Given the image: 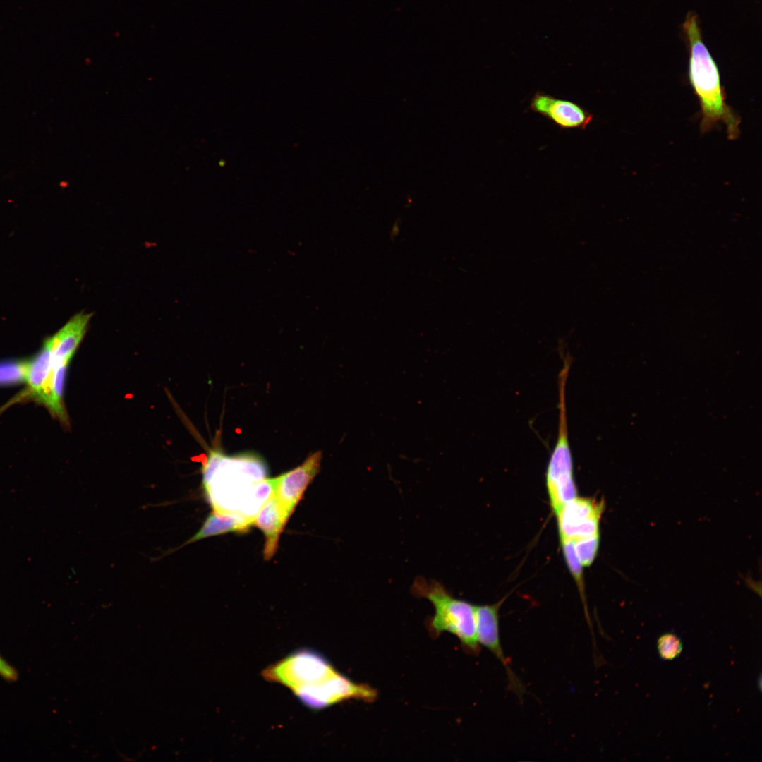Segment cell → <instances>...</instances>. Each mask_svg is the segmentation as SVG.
<instances>
[{"label":"cell","instance_id":"1","mask_svg":"<svg viewBox=\"0 0 762 762\" xmlns=\"http://www.w3.org/2000/svg\"><path fill=\"white\" fill-rule=\"evenodd\" d=\"M683 30L689 48V80L701 107V131L706 133L722 122L726 126L728 138L734 140L739 135L741 119L726 103L718 67L703 41L694 13L687 14Z\"/></svg>","mask_w":762,"mask_h":762},{"label":"cell","instance_id":"2","mask_svg":"<svg viewBox=\"0 0 762 762\" xmlns=\"http://www.w3.org/2000/svg\"><path fill=\"white\" fill-rule=\"evenodd\" d=\"M411 592L418 598L430 601L435 614L430 618L428 627L434 636L443 632L456 636L469 652L478 653L479 644L476 633V606L454 598L439 582H428L418 576Z\"/></svg>","mask_w":762,"mask_h":762},{"label":"cell","instance_id":"3","mask_svg":"<svg viewBox=\"0 0 762 762\" xmlns=\"http://www.w3.org/2000/svg\"><path fill=\"white\" fill-rule=\"evenodd\" d=\"M336 670L319 652L302 648L265 668L262 677L291 691L324 678Z\"/></svg>","mask_w":762,"mask_h":762},{"label":"cell","instance_id":"4","mask_svg":"<svg viewBox=\"0 0 762 762\" xmlns=\"http://www.w3.org/2000/svg\"><path fill=\"white\" fill-rule=\"evenodd\" d=\"M291 691L305 706L315 710L351 698L372 701L377 696L376 691L371 687L356 684L337 670Z\"/></svg>","mask_w":762,"mask_h":762},{"label":"cell","instance_id":"5","mask_svg":"<svg viewBox=\"0 0 762 762\" xmlns=\"http://www.w3.org/2000/svg\"><path fill=\"white\" fill-rule=\"evenodd\" d=\"M604 502L575 497L557 514L561 539H578L599 534V521Z\"/></svg>","mask_w":762,"mask_h":762},{"label":"cell","instance_id":"6","mask_svg":"<svg viewBox=\"0 0 762 762\" xmlns=\"http://www.w3.org/2000/svg\"><path fill=\"white\" fill-rule=\"evenodd\" d=\"M321 452L309 456L295 468L277 477L269 478L272 493L290 516L320 468Z\"/></svg>","mask_w":762,"mask_h":762},{"label":"cell","instance_id":"7","mask_svg":"<svg viewBox=\"0 0 762 762\" xmlns=\"http://www.w3.org/2000/svg\"><path fill=\"white\" fill-rule=\"evenodd\" d=\"M529 108L545 117L562 129H585L593 114L572 101L556 98L538 91L532 97Z\"/></svg>","mask_w":762,"mask_h":762},{"label":"cell","instance_id":"8","mask_svg":"<svg viewBox=\"0 0 762 762\" xmlns=\"http://www.w3.org/2000/svg\"><path fill=\"white\" fill-rule=\"evenodd\" d=\"M573 468L570 453L560 451L550 454L546 470V485L555 514L576 497Z\"/></svg>","mask_w":762,"mask_h":762},{"label":"cell","instance_id":"9","mask_svg":"<svg viewBox=\"0 0 762 762\" xmlns=\"http://www.w3.org/2000/svg\"><path fill=\"white\" fill-rule=\"evenodd\" d=\"M500 604L476 606V633L478 643L490 650L502 663L514 691L521 694L522 684L511 669L500 643L498 611Z\"/></svg>","mask_w":762,"mask_h":762},{"label":"cell","instance_id":"10","mask_svg":"<svg viewBox=\"0 0 762 762\" xmlns=\"http://www.w3.org/2000/svg\"><path fill=\"white\" fill-rule=\"evenodd\" d=\"M90 313L80 312L72 317L54 335L47 339L52 365L68 363L87 331Z\"/></svg>","mask_w":762,"mask_h":762},{"label":"cell","instance_id":"11","mask_svg":"<svg viewBox=\"0 0 762 762\" xmlns=\"http://www.w3.org/2000/svg\"><path fill=\"white\" fill-rule=\"evenodd\" d=\"M289 517L272 493L255 515L253 525L260 528L265 538V560L271 559L276 552L280 535Z\"/></svg>","mask_w":762,"mask_h":762},{"label":"cell","instance_id":"12","mask_svg":"<svg viewBox=\"0 0 762 762\" xmlns=\"http://www.w3.org/2000/svg\"><path fill=\"white\" fill-rule=\"evenodd\" d=\"M253 518L237 512L213 511L207 516L200 530L184 545L208 537L229 532L247 531L253 526Z\"/></svg>","mask_w":762,"mask_h":762},{"label":"cell","instance_id":"13","mask_svg":"<svg viewBox=\"0 0 762 762\" xmlns=\"http://www.w3.org/2000/svg\"><path fill=\"white\" fill-rule=\"evenodd\" d=\"M52 360L49 345L46 340L38 353L28 362L26 381L32 395L40 401L47 385Z\"/></svg>","mask_w":762,"mask_h":762},{"label":"cell","instance_id":"14","mask_svg":"<svg viewBox=\"0 0 762 762\" xmlns=\"http://www.w3.org/2000/svg\"><path fill=\"white\" fill-rule=\"evenodd\" d=\"M575 552L582 566H590L597 555L599 534L574 540Z\"/></svg>","mask_w":762,"mask_h":762},{"label":"cell","instance_id":"15","mask_svg":"<svg viewBox=\"0 0 762 762\" xmlns=\"http://www.w3.org/2000/svg\"><path fill=\"white\" fill-rule=\"evenodd\" d=\"M657 649L661 659L672 660L680 655L683 646L677 636L672 633H665L658 638Z\"/></svg>","mask_w":762,"mask_h":762},{"label":"cell","instance_id":"16","mask_svg":"<svg viewBox=\"0 0 762 762\" xmlns=\"http://www.w3.org/2000/svg\"><path fill=\"white\" fill-rule=\"evenodd\" d=\"M28 362L0 363V385L15 384L26 380Z\"/></svg>","mask_w":762,"mask_h":762},{"label":"cell","instance_id":"17","mask_svg":"<svg viewBox=\"0 0 762 762\" xmlns=\"http://www.w3.org/2000/svg\"><path fill=\"white\" fill-rule=\"evenodd\" d=\"M561 540L567 565L577 584L581 588L583 586L582 564L575 552L574 540L564 538L561 539Z\"/></svg>","mask_w":762,"mask_h":762},{"label":"cell","instance_id":"18","mask_svg":"<svg viewBox=\"0 0 762 762\" xmlns=\"http://www.w3.org/2000/svg\"><path fill=\"white\" fill-rule=\"evenodd\" d=\"M0 676L7 681H16L18 672L6 660L0 655Z\"/></svg>","mask_w":762,"mask_h":762}]
</instances>
